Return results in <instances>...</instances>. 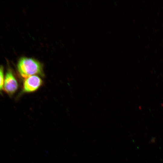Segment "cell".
Wrapping results in <instances>:
<instances>
[{
	"mask_svg": "<svg viewBox=\"0 0 163 163\" xmlns=\"http://www.w3.org/2000/svg\"><path fill=\"white\" fill-rule=\"evenodd\" d=\"M43 82L37 75H33L25 79L23 83L22 93L34 92L42 85Z\"/></svg>",
	"mask_w": 163,
	"mask_h": 163,
	"instance_id": "cell-3",
	"label": "cell"
},
{
	"mask_svg": "<svg viewBox=\"0 0 163 163\" xmlns=\"http://www.w3.org/2000/svg\"><path fill=\"white\" fill-rule=\"evenodd\" d=\"M18 88V82L14 75L11 69L8 68L5 77L3 89L8 95L11 96Z\"/></svg>",
	"mask_w": 163,
	"mask_h": 163,
	"instance_id": "cell-2",
	"label": "cell"
},
{
	"mask_svg": "<svg viewBox=\"0 0 163 163\" xmlns=\"http://www.w3.org/2000/svg\"><path fill=\"white\" fill-rule=\"evenodd\" d=\"M4 68L2 65H0V93L3 89L5 80Z\"/></svg>",
	"mask_w": 163,
	"mask_h": 163,
	"instance_id": "cell-4",
	"label": "cell"
},
{
	"mask_svg": "<svg viewBox=\"0 0 163 163\" xmlns=\"http://www.w3.org/2000/svg\"><path fill=\"white\" fill-rule=\"evenodd\" d=\"M18 72L25 79L31 76H44L42 64L35 59L26 57H21L17 64Z\"/></svg>",
	"mask_w": 163,
	"mask_h": 163,
	"instance_id": "cell-1",
	"label": "cell"
}]
</instances>
